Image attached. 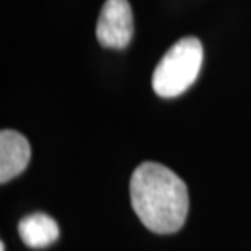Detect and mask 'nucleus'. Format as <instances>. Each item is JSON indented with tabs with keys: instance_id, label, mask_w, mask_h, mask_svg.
<instances>
[{
	"instance_id": "obj_5",
	"label": "nucleus",
	"mask_w": 251,
	"mask_h": 251,
	"mask_svg": "<svg viewBox=\"0 0 251 251\" xmlns=\"http://www.w3.org/2000/svg\"><path fill=\"white\" fill-rule=\"evenodd\" d=\"M18 233L29 248H48L59 238V225L48 214H31L20 220Z\"/></svg>"
},
{
	"instance_id": "obj_1",
	"label": "nucleus",
	"mask_w": 251,
	"mask_h": 251,
	"mask_svg": "<svg viewBox=\"0 0 251 251\" xmlns=\"http://www.w3.org/2000/svg\"><path fill=\"white\" fill-rule=\"evenodd\" d=\"M129 191L134 212L150 232L170 235L186 222L188 188L170 168L155 162L139 165L130 178Z\"/></svg>"
},
{
	"instance_id": "obj_3",
	"label": "nucleus",
	"mask_w": 251,
	"mask_h": 251,
	"mask_svg": "<svg viewBox=\"0 0 251 251\" xmlns=\"http://www.w3.org/2000/svg\"><path fill=\"white\" fill-rule=\"evenodd\" d=\"M134 34L132 8L127 0H106L97 22V38L103 48L124 49Z\"/></svg>"
},
{
	"instance_id": "obj_2",
	"label": "nucleus",
	"mask_w": 251,
	"mask_h": 251,
	"mask_svg": "<svg viewBox=\"0 0 251 251\" xmlns=\"http://www.w3.org/2000/svg\"><path fill=\"white\" fill-rule=\"evenodd\" d=\"M204 61L202 44L198 38H181L168 49L153 70L152 87L162 98H175L196 82Z\"/></svg>"
},
{
	"instance_id": "obj_4",
	"label": "nucleus",
	"mask_w": 251,
	"mask_h": 251,
	"mask_svg": "<svg viewBox=\"0 0 251 251\" xmlns=\"http://www.w3.org/2000/svg\"><path fill=\"white\" fill-rule=\"evenodd\" d=\"M31 158V147L23 134L12 129L0 132V183L22 175Z\"/></svg>"
},
{
	"instance_id": "obj_6",
	"label": "nucleus",
	"mask_w": 251,
	"mask_h": 251,
	"mask_svg": "<svg viewBox=\"0 0 251 251\" xmlns=\"http://www.w3.org/2000/svg\"><path fill=\"white\" fill-rule=\"evenodd\" d=\"M0 251H5V243H0Z\"/></svg>"
}]
</instances>
